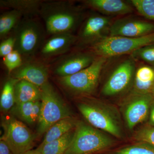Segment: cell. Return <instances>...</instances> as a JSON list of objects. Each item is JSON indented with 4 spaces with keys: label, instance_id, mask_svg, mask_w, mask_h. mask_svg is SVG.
<instances>
[{
    "label": "cell",
    "instance_id": "11",
    "mask_svg": "<svg viewBox=\"0 0 154 154\" xmlns=\"http://www.w3.org/2000/svg\"><path fill=\"white\" fill-rule=\"evenodd\" d=\"M153 32V24L137 19H119L109 28L110 36L134 38L145 36Z\"/></svg>",
    "mask_w": 154,
    "mask_h": 154
},
{
    "label": "cell",
    "instance_id": "20",
    "mask_svg": "<svg viewBox=\"0 0 154 154\" xmlns=\"http://www.w3.org/2000/svg\"><path fill=\"white\" fill-rule=\"evenodd\" d=\"M77 123L74 119L70 117L63 119L50 128L45 133L40 145L45 144L57 139L75 127Z\"/></svg>",
    "mask_w": 154,
    "mask_h": 154
},
{
    "label": "cell",
    "instance_id": "24",
    "mask_svg": "<svg viewBox=\"0 0 154 154\" xmlns=\"http://www.w3.org/2000/svg\"><path fill=\"white\" fill-rule=\"evenodd\" d=\"M34 102L15 104L11 110L12 113L22 121L28 124H33L32 115Z\"/></svg>",
    "mask_w": 154,
    "mask_h": 154
},
{
    "label": "cell",
    "instance_id": "16",
    "mask_svg": "<svg viewBox=\"0 0 154 154\" xmlns=\"http://www.w3.org/2000/svg\"><path fill=\"white\" fill-rule=\"evenodd\" d=\"M154 87V68L143 66L136 70L131 94H152Z\"/></svg>",
    "mask_w": 154,
    "mask_h": 154
},
{
    "label": "cell",
    "instance_id": "19",
    "mask_svg": "<svg viewBox=\"0 0 154 154\" xmlns=\"http://www.w3.org/2000/svg\"><path fill=\"white\" fill-rule=\"evenodd\" d=\"M74 133L75 130H72L57 139L40 145L35 150L40 154H65L71 143Z\"/></svg>",
    "mask_w": 154,
    "mask_h": 154
},
{
    "label": "cell",
    "instance_id": "33",
    "mask_svg": "<svg viewBox=\"0 0 154 154\" xmlns=\"http://www.w3.org/2000/svg\"><path fill=\"white\" fill-rule=\"evenodd\" d=\"M24 154H40L37 151H36V150H31L25 153Z\"/></svg>",
    "mask_w": 154,
    "mask_h": 154
},
{
    "label": "cell",
    "instance_id": "22",
    "mask_svg": "<svg viewBox=\"0 0 154 154\" xmlns=\"http://www.w3.org/2000/svg\"><path fill=\"white\" fill-rule=\"evenodd\" d=\"M18 81L12 78L5 83L0 99V106L2 111L7 112L14 107L15 104V86Z\"/></svg>",
    "mask_w": 154,
    "mask_h": 154
},
{
    "label": "cell",
    "instance_id": "7",
    "mask_svg": "<svg viewBox=\"0 0 154 154\" xmlns=\"http://www.w3.org/2000/svg\"><path fill=\"white\" fill-rule=\"evenodd\" d=\"M78 108L92 126L116 137H121V129L118 119L110 110L102 106L86 103L79 104Z\"/></svg>",
    "mask_w": 154,
    "mask_h": 154
},
{
    "label": "cell",
    "instance_id": "21",
    "mask_svg": "<svg viewBox=\"0 0 154 154\" xmlns=\"http://www.w3.org/2000/svg\"><path fill=\"white\" fill-rule=\"evenodd\" d=\"M0 4L1 7L12 8L22 15H33L39 14L42 3L36 0H2Z\"/></svg>",
    "mask_w": 154,
    "mask_h": 154
},
{
    "label": "cell",
    "instance_id": "18",
    "mask_svg": "<svg viewBox=\"0 0 154 154\" xmlns=\"http://www.w3.org/2000/svg\"><path fill=\"white\" fill-rule=\"evenodd\" d=\"M41 89L24 80L18 81L15 86V104L41 101Z\"/></svg>",
    "mask_w": 154,
    "mask_h": 154
},
{
    "label": "cell",
    "instance_id": "34",
    "mask_svg": "<svg viewBox=\"0 0 154 154\" xmlns=\"http://www.w3.org/2000/svg\"><path fill=\"white\" fill-rule=\"evenodd\" d=\"M152 96H153L154 97V87L153 88V89L152 91Z\"/></svg>",
    "mask_w": 154,
    "mask_h": 154
},
{
    "label": "cell",
    "instance_id": "12",
    "mask_svg": "<svg viewBox=\"0 0 154 154\" xmlns=\"http://www.w3.org/2000/svg\"><path fill=\"white\" fill-rule=\"evenodd\" d=\"M13 72L14 79L27 81L40 88L48 83V70L42 64L25 63Z\"/></svg>",
    "mask_w": 154,
    "mask_h": 154
},
{
    "label": "cell",
    "instance_id": "1",
    "mask_svg": "<svg viewBox=\"0 0 154 154\" xmlns=\"http://www.w3.org/2000/svg\"><path fill=\"white\" fill-rule=\"evenodd\" d=\"M39 14L48 32L53 35L71 33L79 19V15L67 2L42 3Z\"/></svg>",
    "mask_w": 154,
    "mask_h": 154
},
{
    "label": "cell",
    "instance_id": "23",
    "mask_svg": "<svg viewBox=\"0 0 154 154\" xmlns=\"http://www.w3.org/2000/svg\"><path fill=\"white\" fill-rule=\"evenodd\" d=\"M22 14L12 10L2 14L0 17V36L4 37L18 25Z\"/></svg>",
    "mask_w": 154,
    "mask_h": 154
},
{
    "label": "cell",
    "instance_id": "14",
    "mask_svg": "<svg viewBox=\"0 0 154 154\" xmlns=\"http://www.w3.org/2000/svg\"><path fill=\"white\" fill-rule=\"evenodd\" d=\"M109 18L102 16H93L88 18L83 26L81 38L85 42H96L102 38V34L109 26Z\"/></svg>",
    "mask_w": 154,
    "mask_h": 154
},
{
    "label": "cell",
    "instance_id": "28",
    "mask_svg": "<svg viewBox=\"0 0 154 154\" xmlns=\"http://www.w3.org/2000/svg\"><path fill=\"white\" fill-rule=\"evenodd\" d=\"M3 62L9 73L14 71L22 64L21 55L16 50L5 57Z\"/></svg>",
    "mask_w": 154,
    "mask_h": 154
},
{
    "label": "cell",
    "instance_id": "3",
    "mask_svg": "<svg viewBox=\"0 0 154 154\" xmlns=\"http://www.w3.org/2000/svg\"><path fill=\"white\" fill-rule=\"evenodd\" d=\"M41 110L37 131L41 135L63 119L70 117L71 112L52 86L48 83L40 88Z\"/></svg>",
    "mask_w": 154,
    "mask_h": 154
},
{
    "label": "cell",
    "instance_id": "29",
    "mask_svg": "<svg viewBox=\"0 0 154 154\" xmlns=\"http://www.w3.org/2000/svg\"><path fill=\"white\" fill-rule=\"evenodd\" d=\"M135 138L137 140L154 146V127H147L140 129L136 134Z\"/></svg>",
    "mask_w": 154,
    "mask_h": 154
},
{
    "label": "cell",
    "instance_id": "9",
    "mask_svg": "<svg viewBox=\"0 0 154 154\" xmlns=\"http://www.w3.org/2000/svg\"><path fill=\"white\" fill-rule=\"evenodd\" d=\"M154 100L152 94H131L125 106V119L128 127L131 130L144 121L149 113Z\"/></svg>",
    "mask_w": 154,
    "mask_h": 154
},
{
    "label": "cell",
    "instance_id": "30",
    "mask_svg": "<svg viewBox=\"0 0 154 154\" xmlns=\"http://www.w3.org/2000/svg\"><path fill=\"white\" fill-rule=\"evenodd\" d=\"M15 41L14 37H11L3 41L0 45V56L5 57L13 52L15 48Z\"/></svg>",
    "mask_w": 154,
    "mask_h": 154
},
{
    "label": "cell",
    "instance_id": "5",
    "mask_svg": "<svg viewBox=\"0 0 154 154\" xmlns=\"http://www.w3.org/2000/svg\"><path fill=\"white\" fill-rule=\"evenodd\" d=\"M107 58L100 57L90 66L71 75L60 77V84L70 91L90 94L97 87L99 76Z\"/></svg>",
    "mask_w": 154,
    "mask_h": 154
},
{
    "label": "cell",
    "instance_id": "13",
    "mask_svg": "<svg viewBox=\"0 0 154 154\" xmlns=\"http://www.w3.org/2000/svg\"><path fill=\"white\" fill-rule=\"evenodd\" d=\"M95 60L91 54H74L66 58L58 64L54 72L60 77L71 75L90 66Z\"/></svg>",
    "mask_w": 154,
    "mask_h": 154
},
{
    "label": "cell",
    "instance_id": "31",
    "mask_svg": "<svg viewBox=\"0 0 154 154\" xmlns=\"http://www.w3.org/2000/svg\"><path fill=\"white\" fill-rule=\"evenodd\" d=\"M0 154H14L4 140L0 141Z\"/></svg>",
    "mask_w": 154,
    "mask_h": 154
},
{
    "label": "cell",
    "instance_id": "4",
    "mask_svg": "<svg viewBox=\"0 0 154 154\" xmlns=\"http://www.w3.org/2000/svg\"><path fill=\"white\" fill-rule=\"evenodd\" d=\"M152 45H154V32L134 38L103 37L95 42L94 49L98 55L107 58L131 54L137 50Z\"/></svg>",
    "mask_w": 154,
    "mask_h": 154
},
{
    "label": "cell",
    "instance_id": "27",
    "mask_svg": "<svg viewBox=\"0 0 154 154\" xmlns=\"http://www.w3.org/2000/svg\"><path fill=\"white\" fill-rule=\"evenodd\" d=\"M131 54L133 57L141 60L154 68V45L141 48Z\"/></svg>",
    "mask_w": 154,
    "mask_h": 154
},
{
    "label": "cell",
    "instance_id": "6",
    "mask_svg": "<svg viewBox=\"0 0 154 154\" xmlns=\"http://www.w3.org/2000/svg\"><path fill=\"white\" fill-rule=\"evenodd\" d=\"M4 134L1 140H4L14 154H24L32 150L35 136L25 125L14 118L4 119Z\"/></svg>",
    "mask_w": 154,
    "mask_h": 154
},
{
    "label": "cell",
    "instance_id": "26",
    "mask_svg": "<svg viewBox=\"0 0 154 154\" xmlns=\"http://www.w3.org/2000/svg\"><path fill=\"white\" fill-rule=\"evenodd\" d=\"M115 154H154V146L142 142L118 150Z\"/></svg>",
    "mask_w": 154,
    "mask_h": 154
},
{
    "label": "cell",
    "instance_id": "25",
    "mask_svg": "<svg viewBox=\"0 0 154 154\" xmlns=\"http://www.w3.org/2000/svg\"><path fill=\"white\" fill-rule=\"evenodd\" d=\"M131 3L141 15L154 21V0H131Z\"/></svg>",
    "mask_w": 154,
    "mask_h": 154
},
{
    "label": "cell",
    "instance_id": "8",
    "mask_svg": "<svg viewBox=\"0 0 154 154\" xmlns=\"http://www.w3.org/2000/svg\"><path fill=\"white\" fill-rule=\"evenodd\" d=\"M42 37L41 28L35 21L31 19L24 20L16 28L14 50L21 55H31L38 47Z\"/></svg>",
    "mask_w": 154,
    "mask_h": 154
},
{
    "label": "cell",
    "instance_id": "15",
    "mask_svg": "<svg viewBox=\"0 0 154 154\" xmlns=\"http://www.w3.org/2000/svg\"><path fill=\"white\" fill-rule=\"evenodd\" d=\"M76 40L71 33L54 35L48 40L41 49V53L45 57L58 55L68 50Z\"/></svg>",
    "mask_w": 154,
    "mask_h": 154
},
{
    "label": "cell",
    "instance_id": "2",
    "mask_svg": "<svg viewBox=\"0 0 154 154\" xmlns=\"http://www.w3.org/2000/svg\"><path fill=\"white\" fill-rule=\"evenodd\" d=\"M113 143L111 138L99 130L83 122H77L71 143L65 154H93Z\"/></svg>",
    "mask_w": 154,
    "mask_h": 154
},
{
    "label": "cell",
    "instance_id": "10",
    "mask_svg": "<svg viewBox=\"0 0 154 154\" xmlns=\"http://www.w3.org/2000/svg\"><path fill=\"white\" fill-rule=\"evenodd\" d=\"M135 66L132 59L127 60L117 66L105 83L102 93L105 96H116L129 87L134 79Z\"/></svg>",
    "mask_w": 154,
    "mask_h": 154
},
{
    "label": "cell",
    "instance_id": "32",
    "mask_svg": "<svg viewBox=\"0 0 154 154\" xmlns=\"http://www.w3.org/2000/svg\"><path fill=\"white\" fill-rule=\"evenodd\" d=\"M149 115L150 124L151 126L154 127V100L151 106Z\"/></svg>",
    "mask_w": 154,
    "mask_h": 154
},
{
    "label": "cell",
    "instance_id": "17",
    "mask_svg": "<svg viewBox=\"0 0 154 154\" xmlns=\"http://www.w3.org/2000/svg\"><path fill=\"white\" fill-rule=\"evenodd\" d=\"M86 4L106 15H123L132 13V8L120 0H88Z\"/></svg>",
    "mask_w": 154,
    "mask_h": 154
}]
</instances>
